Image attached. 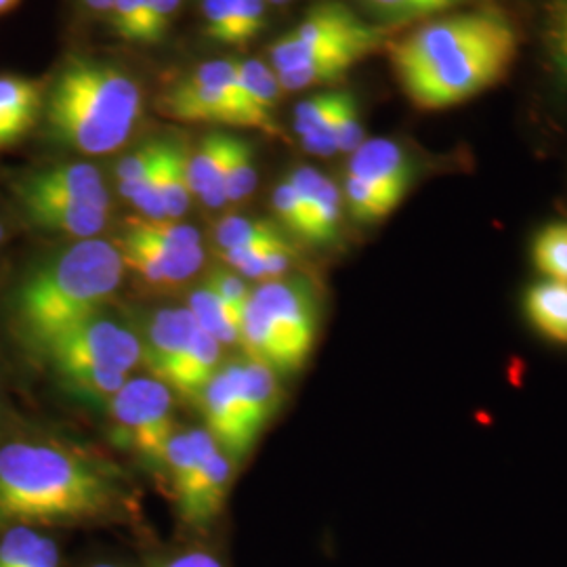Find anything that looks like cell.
<instances>
[{
  "mask_svg": "<svg viewBox=\"0 0 567 567\" xmlns=\"http://www.w3.org/2000/svg\"><path fill=\"white\" fill-rule=\"evenodd\" d=\"M238 72L244 86V97L259 122V131L267 135H280V126L274 118V110L282 97L278 74L259 60H238Z\"/></svg>",
  "mask_w": 567,
  "mask_h": 567,
  "instance_id": "cell-22",
  "label": "cell"
},
{
  "mask_svg": "<svg viewBox=\"0 0 567 567\" xmlns=\"http://www.w3.org/2000/svg\"><path fill=\"white\" fill-rule=\"evenodd\" d=\"M189 152L183 143L166 142L163 164V200L166 219L177 221L189 208V182H187Z\"/></svg>",
  "mask_w": 567,
  "mask_h": 567,
  "instance_id": "cell-28",
  "label": "cell"
},
{
  "mask_svg": "<svg viewBox=\"0 0 567 567\" xmlns=\"http://www.w3.org/2000/svg\"><path fill=\"white\" fill-rule=\"evenodd\" d=\"M318 337V305L303 280H269L250 292L240 322L248 360L274 372H295L307 362Z\"/></svg>",
  "mask_w": 567,
  "mask_h": 567,
  "instance_id": "cell-4",
  "label": "cell"
},
{
  "mask_svg": "<svg viewBox=\"0 0 567 567\" xmlns=\"http://www.w3.org/2000/svg\"><path fill=\"white\" fill-rule=\"evenodd\" d=\"M364 58L365 55L362 53H343V55H334V58H326V60L311 61V63H305V65L286 70V72H276V74H278L282 91L295 93V91L316 89V86L343 81L344 74Z\"/></svg>",
  "mask_w": 567,
  "mask_h": 567,
  "instance_id": "cell-27",
  "label": "cell"
},
{
  "mask_svg": "<svg viewBox=\"0 0 567 567\" xmlns=\"http://www.w3.org/2000/svg\"><path fill=\"white\" fill-rule=\"evenodd\" d=\"M128 227L140 231L145 238L168 244L175 248H200V231L192 225L179 224L173 219H145L137 217L126 221Z\"/></svg>",
  "mask_w": 567,
  "mask_h": 567,
  "instance_id": "cell-36",
  "label": "cell"
},
{
  "mask_svg": "<svg viewBox=\"0 0 567 567\" xmlns=\"http://www.w3.org/2000/svg\"><path fill=\"white\" fill-rule=\"evenodd\" d=\"M221 344L217 343L206 330L198 328L194 343L189 347L187 355L183 358L182 365L177 368L168 389L179 393L183 400L198 402L206 383L219 370Z\"/></svg>",
  "mask_w": 567,
  "mask_h": 567,
  "instance_id": "cell-24",
  "label": "cell"
},
{
  "mask_svg": "<svg viewBox=\"0 0 567 567\" xmlns=\"http://www.w3.org/2000/svg\"><path fill=\"white\" fill-rule=\"evenodd\" d=\"M112 28L124 41L143 42L145 30V0H114Z\"/></svg>",
  "mask_w": 567,
  "mask_h": 567,
  "instance_id": "cell-41",
  "label": "cell"
},
{
  "mask_svg": "<svg viewBox=\"0 0 567 567\" xmlns=\"http://www.w3.org/2000/svg\"><path fill=\"white\" fill-rule=\"evenodd\" d=\"M532 261L547 280L567 284V221L548 224L536 234Z\"/></svg>",
  "mask_w": 567,
  "mask_h": 567,
  "instance_id": "cell-31",
  "label": "cell"
},
{
  "mask_svg": "<svg viewBox=\"0 0 567 567\" xmlns=\"http://www.w3.org/2000/svg\"><path fill=\"white\" fill-rule=\"evenodd\" d=\"M265 0H240L227 44L244 47L265 28Z\"/></svg>",
  "mask_w": 567,
  "mask_h": 567,
  "instance_id": "cell-40",
  "label": "cell"
},
{
  "mask_svg": "<svg viewBox=\"0 0 567 567\" xmlns=\"http://www.w3.org/2000/svg\"><path fill=\"white\" fill-rule=\"evenodd\" d=\"M204 421L213 440L225 447L227 454L244 456L255 444L257 433L248 425L243 395L238 385L236 364H227L215 372L198 398Z\"/></svg>",
  "mask_w": 567,
  "mask_h": 567,
  "instance_id": "cell-11",
  "label": "cell"
},
{
  "mask_svg": "<svg viewBox=\"0 0 567 567\" xmlns=\"http://www.w3.org/2000/svg\"><path fill=\"white\" fill-rule=\"evenodd\" d=\"M337 150L339 154H353L364 143V128L360 124V107L351 93H341L337 110Z\"/></svg>",
  "mask_w": 567,
  "mask_h": 567,
  "instance_id": "cell-38",
  "label": "cell"
},
{
  "mask_svg": "<svg viewBox=\"0 0 567 567\" xmlns=\"http://www.w3.org/2000/svg\"><path fill=\"white\" fill-rule=\"evenodd\" d=\"M61 379L74 389L79 395H84L93 402H112L114 395L128 381V372L114 365L91 364L81 368H70L60 372Z\"/></svg>",
  "mask_w": 567,
  "mask_h": 567,
  "instance_id": "cell-29",
  "label": "cell"
},
{
  "mask_svg": "<svg viewBox=\"0 0 567 567\" xmlns=\"http://www.w3.org/2000/svg\"><path fill=\"white\" fill-rule=\"evenodd\" d=\"M527 320L545 339L567 344V284H534L524 299Z\"/></svg>",
  "mask_w": 567,
  "mask_h": 567,
  "instance_id": "cell-23",
  "label": "cell"
},
{
  "mask_svg": "<svg viewBox=\"0 0 567 567\" xmlns=\"http://www.w3.org/2000/svg\"><path fill=\"white\" fill-rule=\"evenodd\" d=\"M34 121V116H28L20 110H13L0 102V147H7L21 140L32 128Z\"/></svg>",
  "mask_w": 567,
  "mask_h": 567,
  "instance_id": "cell-46",
  "label": "cell"
},
{
  "mask_svg": "<svg viewBox=\"0 0 567 567\" xmlns=\"http://www.w3.org/2000/svg\"><path fill=\"white\" fill-rule=\"evenodd\" d=\"M269 2H274V4H284V2H288V0H269Z\"/></svg>",
  "mask_w": 567,
  "mask_h": 567,
  "instance_id": "cell-50",
  "label": "cell"
},
{
  "mask_svg": "<svg viewBox=\"0 0 567 567\" xmlns=\"http://www.w3.org/2000/svg\"><path fill=\"white\" fill-rule=\"evenodd\" d=\"M121 471L79 447L13 442L0 447V532L13 526L126 522Z\"/></svg>",
  "mask_w": 567,
  "mask_h": 567,
  "instance_id": "cell-1",
  "label": "cell"
},
{
  "mask_svg": "<svg viewBox=\"0 0 567 567\" xmlns=\"http://www.w3.org/2000/svg\"><path fill=\"white\" fill-rule=\"evenodd\" d=\"M240 0H203L204 34L215 42L229 41Z\"/></svg>",
  "mask_w": 567,
  "mask_h": 567,
  "instance_id": "cell-42",
  "label": "cell"
},
{
  "mask_svg": "<svg viewBox=\"0 0 567 567\" xmlns=\"http://www.w3.org/2000/svg\"><path fill=\"white\" fill-rule=\"evenodd\" d=\"M208 284L221 299L224 303L231 309V313L243 322L244 311L250 301V292L248 286L244 282L238 274H231L227 267H219L215 271H210V276L204 280Z\"/></svg>",
  "mask_w": 567,
  "mask_h": 567,
  "instance_id": "cell-39",
  "label": "cell"
},
{
  "mask_svg": "<svg viewBox=\"0 0 567 567\" xmlns=\"http://www.w3.org/2000/svg\"><path fill=\"white\" fill-rule=\"evenodd\" d=\"M187 309L196 318L198 326L217 343L234 344L240 341V320L208 284H200L189 292Z\"/></svg>",
  "mask_w": 567,
  "mask_h": 567,
  "instance_id": "cell-26",
  "label": "cell"
},
{
  "mask_svg": "<svg viewBox=\"0 0 567 567\" xmlns=\"http://www.w3.org/2000/svg\"><path fill=\"white\" fill-rule=\"evenodd\" d=\"M91 567H126V566H118V564H107V561H103V564H95V566Z\"/></svg>",
  "mask_w": 567,
  "mask_h": 567,
  "instance_id": "cell-49",
  "label": "cell"
},
{
  "mask_svg": "<svg viewBox=\"0 0 567 567\" xmlns=\"http://www.w3.org/2000/svg\"><path fill=\"white\" fill-rule=\"evenodd\" d=\"M142 116L135 79L105 61L72 58L47 95V122L58 142L82 154L118 150Z\"/></svg>",
  "mask_w": 567,
  "mask_h": 567,
  "instance_id": "cell-3",
  "label": "cell"
},
{
  "mask_svg": "<svg viewBox=\"0 0 567 567\" xmlns=\"http://www.w3.org/2000/svg\"><path fill=\"white\" fill-rule=\"evenodd\" d=\"M519 39L507 16L477 41L463 44L425 72L402 82L421 110H446L468 102L503 81L517 60Z\"/></svg>",
  "mask_w": 567,
  "mask_h": 567,
  "instance_id": "cell-5",
  "label": "cell"
},
{
  "mask_svg": "<svg viewBox=\"0 0 567 567\" xmlns=\"http://www.w3.org/2000/svg\"><path fill=\"white\" fill-rule=\"evenodd\" d=\"M58 372L81 365H114L131 374L142 364V339L140 334L121 324L116 318L97 311L95 316L61 332L55 341L42 351Z\"/></svg>",
  "mask_w": 567,
  "mask_h": 567,
  "instance_id": "cell-9",
  "label": "cell"
},
{
  "mask_svg": "<svg viewBox=\"0 0 567 567\" xmlns=\"http://www.w3.org/2000/svg\"><path fill=\"white\" fill-rule=\"evenodd\" d=\"M344 203L351 213V217L360 224H377L386 219L398 206L389 203L385 196H381L377 189H372L364 182L344 175L343 182Z\"/></svg>",
  "mask_w": 567,
  "mask_h": 567,
  "instance_id": "cell-34",
  "label": "cell"
},
{
  "mask_svg": "<svg viewBox=\"0 0 567 567\" xmlns=\"http://www.w3.org/2000/svg\"><path fill=\"white\" fill-rule=\"evenodd\" d=\"M343 91H328L311 95L295 110V131L305 150L316 156H332L337 150V110Z\"/></svg>",
  "mask_w": 567,
  "mask_h": 567,
  "instance_id": "cell-20",
  "label": "cell"
},
{
  "mask_svg": "<svg viewBox=\"0 0 567 567\" xmlns=\"http://www.w3.org/2000/svg\"><path fill=\"white\" fill-rule=\"evenodd\" d=\"M257 185V168H255V150L248 142L236 137L231 163L227 171V203H243Z\"/></svg>",
  "mask_w": 567,
  "mask_h": 567,
  "instance_id": "cell-35",
  "label": "cell"
},
{
  "mask_svg": "<svg viewBox=\"0 0 567 567\" xmlns=\"http://www.w3.org/2000/svg\"><path fill=\"white\" fill-rule=\"evenodd\" d=\"M16 2H18V0H0V13L9 11V9H11Z\"/></svg>",
  "mask_w": 567,
  "mask_h": 567,
  "instance_id": "cell-48",
  "label": "cell"
},
{
  "mask_svg": "<svg viewBox=\"0 0 567 567\" xmlns=\"http://www.w3.org/2000/svg\"><path fill=\"white\" fill-rule=\"evenodd\" d=\"M505 18L498 9H471L429 21L391 47V63L400 82L408 81L463 44L477 41Z\"/></svg>",
  "mask_w": 567,
  "mask_h": 567,
  "instance_id": "cell-10",
  "label": "cell"
},
{
  "mask_svg": "<svg viewBox=\"0 0 567 567\" xmlns=\"http://www.w3.org/2000/svg\"><path fill=\"white\" fill-rule=\"evenodd\" d=\"M91 9H95V11H110L112 9V4H114V0H84Z\"/></svg>",
  "mask_w": 567,
  "mask_h": 567,
  "instance_id": "cell-47",
  "label": "cell"
},
{
  "mask_svg": "<svg viewBox=\"0 0 567 567\" xmlns=\"http://www.w3.org/2000/svg\"><path fill=\"white\" fill-rule=\"evenodd\" d=\"M2 238H4V229H2V225H0V243H2Z\"/></svg>",
  "mask_w": 567,
  "mask_h": 567,
  "instance_id": "cell-51",
  "label": "cell"
},
{
  "mask_svg": "<svg viewBox=\"0 0 567 567\" xmlns=\"http://www.w3.org/2000/svg\"><path fill=\"white\" fill-rule=\"evenodd\" d=\"M347 175L364 182L389 203L400 206L414 183V164L400 143L370 140L351 154Z\"/></svg>",
  "mask_w": 567,
  "mask_h": 567,
  "instance_id": "cell-15",
  "label": "cell"
},
{
  "mask_svg": "<svg viewBox=\"0 0 567 567\" xmlns=\"http://www.w3.org/2000/svg\"><path fill=\"white\" fill-rule=\"evenodd\" d=\"M18 198H60L72 203L110 210V194L105 189L100 171L93 164H55L25 175L16 183Z\"/></svg>",
  "mask_w": 567,
  "mask_h": 567,
  "instance_id": "cell-14",
  "label": "cell"
},
{
  "mask_svg": "<svg viewBox=\"0 0 567 567\" xmlns=\"http://www.w3.org/2000/svg\"><path fill=\"white\" fill-rule=\"evenodd\" d=\"M18 200H20L25 217L32 224L39 225L42 229L61 231V234L82 238V240L97 236L107 224L105 210L72 203V200L34 198V196H25Z\"/></svg>",
  "mask_w": 567,
  "mask_h": 567,
  "instance_id": "cell-19",
  "label": "cell"
},
{
  "mask_svg": "<svg viewBox=\"0 0 567 567\" xmlns=\"http://www.w3.org/2000/svg\"><path fill=\"white\" fill-rule=\"evenodd\" d=\"M179 4L182 0H145V30H143L145 44L163 41L171 21L179 11Z\"/></svg>",
  "mask_w": 567,
  "mask_h": 567,
  "instance_id": "cell-44",
  "label": "cell"
},
{
  "mask_svg": "<svg viewBox=\"0 0 567 567\" xmlns=\"http://www.w3.org/2000/svg\"><path fill=\"white\" fill-rule=\"evenodd\" d=\"M271 206L276 217L280 219V224L292 231L299 238H309V221H307V213H305L303 203L297 196L295 187L284 179L282 183L276 185L274 194H271Z\"/></svg>",
  "mask_w": 567,
  "mask_h": 567,
  "instance_id": "cell-37",
  "label": "cell"
},
{
  "mask_svg": "<svg viewBox=\"0 0 567 567\" xmlns=\"http://www.w3.org/2000/svg\"><path fill=\"white\" fill-rule=\"evenodd\" d=\"M282 238L284 234L278 229V225H274L267 219L246 217V215L225 217L215 227V243L219 246V250L276 243Z\"/></svg>",
  "mask_w": 567,
  "mask_h": 567,
  "instance_id": "cell-32",
  "label": "cell"
},
{
  "mask_svg": "<svg viewBox=\"0 0 567 567\" xmlns=\"http://www.w3.org/2000/svg\"><path fill=\"white\" fill-rule=\"evenodd\" d=\"M161 107L175 121L259 128L244 97L238 60L206 61L164 93Z\"/></svg>",
  "mask_w": 567,
  "mask_h": 567,
  "instance_id": "cell-7",
  "label": "cell"
},
{
  "mask_svg": "<svg viewBox=\"0 0 567 567\" xmlns=\"http://www.w3.org/2000/svg\"><path fill=\"white\" fill-rule=\"evenodd\" d=\"M231 477V458L219 447L204 466L198 482L177 503V513L183 524L192 529H206L210 526L224 511Z\"/></svg>",
  "mask_w": 567,
  "mask_h": 567,
  "instance_id": "cell-17",
  "label": "cell"
},
{
  "mask_svg": "<svg viewBox=\"0 0 567 567\" xmlns=\"http://www.w3.org/2000/svg\"><path fill=\"white\" fill-rule=\"evenodd\" d=\"M164 142L143 143L133 154L124 156L121 163L116 164V182L121 183L137 182L145 177L154 164L158 163L163 154Z\"/></svg>",
  "mask_w": 567,
  "mask_h": 567,
  "instance_id": "cell-43",
  "label": "cell"
},
{
  "mask_svg": "<svg viewBox=\"0 0 567 567\" xmlns=\"http://www.w3.org/2000/svg\"><path fill=\"white\" fill-rule=\"evenodd\" d=\"M286 182L301 198L309 221L307 243L330 244L337 240L343 213V196L332 179L311 166L295 168Z\"/></svg>",
  "mask_w": 567,
  "mask_h": 567,
  "instance_id": "cell-16",
  "label": "cell"
},
{
  "mask_svg": "<svg viewBox=\"0 0 567 567\" xmlns=\"http://www.w3.org/2000/svg\"><path fill=\"white\" fill-rule=\"evenodd\" d=\"M0 534V567H60V547L34 527H7Z\"/></svg>",
  "mask_w": 567,
  "mask_h": 567,
  "instance_id": "cell-25",
  "label": "cell"
},
{
  "mask_svg": "<svg viewBox=\"0 0 567 567\" xmlns=\"http://www.w3.org/2000/svg\"><path fill=\"white\" fill-rule=\"evenodd\" d=\"M152 567H225L224 561L208 548L192 547L175 550L158 559Z\"/></svg>",
  "mask_w": 567,
  "mask_h": 567,
  "instance_id": "cell-45",
  "label": "cell"
},
{
  "mask_svg": "<svg viewBox=\"0 0 567 567\" xmlns=\"http://www.w3.org/2000/svg\"><path fill=\"white\" fill-rule=\"evenodd\" d=\"M385 41V28L360 20L339 2L313 7L295 30L269 47L274 72H286L311 61L343 53L370 55Z\"/></svg>",
  "mask_w": 567,
  "mask_h": 567,
  "instance_id": "cell-6",
  "label": "cell"
},
{
  "mask_svg": "<svg viewBox=\"0 0 567 567\" xmlns=\"http://www.w3.org/2000/svg\"><path fill=\"white\" fill-rule=\"evenodd\" d=\"M236 137L225 133L206 135L198 150L189 154L187 182L192 196H198L204 206L221 208L227 204V171L231 163Z\"/></svg>",
  "mask_w": 567,
  "mask_h": 567,
  "instance_id": "cell-18",
  "label": "cell"
},
{
  "mask_svg": "<svg viewBox=\"0 0 567 567\" xmlns=\"http://www.w3.org/2000/svg\"><path fill=\"white\" fill-rule=\"evenodd\" d=\"M110 408L122 444L163 473L166 447L177 431L171 389L154 377L128 379Z\"/></svg>",
  "mask_w": 567,
  "mask_h": 567,
  "instance_id": "cell-8",
  "label": "cell"
},
{
  "mask_svg": "<svg viewBox=\"0 0 567 567\" xmlns=\"http://www.w3.org/2000/svg\"><path fill=\"white\" fill-rule=\"evenodd\" d=\"M116 244L89 238L34 265L13 295V326L23 343L42 353L61 332L102 311L122 282Z\"/></svg>",
  "mask_w": 567,
  "mask_h": 567,
  "instance_id": "cell-2",
  "label": "cell"
},
{
  "mask_svg": "<svg viewBox=\"0 0 567 567\" xmlns=\"http://www.w3.org/2000/svg\"><path fill=\"white\" fill-rule=\"evenodd\" d=\"M236 374L248 425L259 435L280 405V386L276 374L269 365L255 360L236 362Z\"/></svg>",
  "mask_w": 567,
  "mask_h": 567,
  "instance_id": "cell-21",
  "label": "cell"
},
{
  "mask_svg": "<svg viewBox=\"0 0 567 567\" xmlns=\"http://www.w3.org/2000/svg\"><path fill=\"white\" fill-rule=\"evenodd\" d=\"M365 9L385 23H404L452 11L468 0H362Z\"/></svg>",
  "mask_w": 567,
  "mask_h": 567,
  "instance_id": "cell-33",
  "label": "cell"
},
{
  "mask_svg": "<svg viewBox=\"0 0 567 567\" xmlns=\"http://www.w3.org/2000/svg\"><path fill=\"white\" fill-rule=\"evenodd\" d=\"M122 265L137 274L150 286H175L192 278L204 261L200 248H175L156 243L124 225L121 238L116 240Z\"/></svg>",
  "mask_w": 567,
  "mask_h": 567,
  "instance_id": "cell-12",
  "label": "cell"
},
{
  "mask_svg": "<svg viewBox=\"0 0 567 567\" xmlns=\"http://www.w3.org/2000/svg\"><path fill=\"white\" fill-rule=\"evenodd\" d=\"M198 328L200 326L187 307H164L154 311L145 330L142 358L156 381L171 385Z\"/></svg>",
  "mask_w": 567,
  "mask_h": 567,
  "instance_id": "cell-13",
  "label": "cell"
},
{
  "mask_svg": "<svg viewBox=\"0 0 567 567\" xmlns=\"http://www.w3.org/2000/svg\"><path fill=\"white\" fill-rule=\"evenodd\" d=\"M543 49L553 81L567 93V0H553L548 4Z\"/></svg>",
  "mask_w": 567,
  "mask_h": 567,
  "instance_id": "cell-30",
  "label": "cell"
}]
</instances>
